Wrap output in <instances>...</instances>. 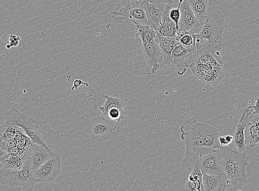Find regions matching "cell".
Segmentation results:
<instances>
[{
    "label": "cell",
    "instance_id": "1",
    "mask_svg": "<svg viewBox=\"0 0 259 191\" xmlns=\"http://www.w3.org/2000/svg\"><path fill=\"white\" fill-rule=\"evenodd\" d=\"M208 124L194 120L181 127V138L186 146V155L182 166L189 171L199 164L200 158L208 153L205 147V134Z\"/></svg>",
    "mask_w": 259,
    "mask_h": 191
},
{
    "label": "cell",
    "instance_id": "2",
    "mask_svg": "<svg viewBox=\"0 0 259 191\" xmlns=\"http://www.w3.org/2000/svg\"><path fill=\"white\" fill-rule=\"evenodd\" d=\"M214 151L220 154L224 172L231 185L247 182L245 168L249 162L245 152L234 151L227 146H220Z\"/></svg>",
    "mask_w": 259,
    "mask_h": 191
},
{
    "label": "cell",
    "instance_id": "3",
    "mask_svg": "<svg viewBox=\"0 0 259 191\" xmlns=\"http://www.w3.org/2000/svg\"><path fill=\"white\" fill-rule=\"evenodd\" d=\"M5 118L6 122L21 127L34 144L41 145L49 149L46 143L45 137L39 132V126L34 119L30 118L25 113L20 112L15 107L8 111L6 114Z\"/></svg>",
    "mask_w": 259,
    "mask_h": 191
},
{
    "label": "cell",
    "instance_id": "4",
    "mask_svg": "<svg viewBox=\"0 0 259 191\" xmlns=\"http://www.w3.org/2000/svg\"><path fill=\"white\" fill-rule=\"evenodd\" d=\"M38 183L34 175V171L27 160L22 169L16 170L4 167L0 170V183L11 187H28Z\"/></svg>",
    "mask_w": 259,
    "mask_h": 191
},
{
    "label": "cell",
    "instance_id": "5",
    "mask_svg": "<svg viewBox=\"0 0 259 191\" xmlns=\"http://www.w3.org/2000/svg\"><path fill=\"white\" fill-rule=\"evenodd\" d=\"M228 27L224 16L218 10L208 17L203 23L201 32L196 36L201 39H206L210 43L223 41L224 30Z\"/></svg>",
    "mask_w": 259,
    "mask_h": 191
},
{
    "label": "cell",
    "instance_id": "6",
    "mask_svg": "<svg viewBox=\"0 0 259 191\" xmlns=\"http://www.w3.org/2000/svg\"><path fill=\"white\" fill-rule=\"evenodd\" d=\"M111 15L118 16V18H114L110 21L107 28L111 25V23L115 21L114 23H121L122 24V27L126 29L131 24L137 25H149L147 16L145 10L143 8L130 9L126 7L121 9L119 11H114L111 13Z\"/></svg>",
    "mask_w": 259,
    "mask_h": 191
},
{
    "label": "cell",
    "instance_id": "7",
    "mask_svg": "<svg viewBox=\"0 0 259 191\" xmlns=\"http://www.w3.org/2000/svg\"><path fill=\"white\" fill-rule=\"evenodd\" d=\"M115 128L112 120L104 115L98 116L90 122L87 132L92 138L101 143L110 138Z\"/></svg>",
    "mask_w": 259,
    "mask_h": 191
},
{
    "label": "cell",
    "instance_id": "8",
    "mask_svg": "<svg viewBox=\"0 0 259 191\" xmlns=\"http://www.w3.org/2000/svg\"><path fill=\"white\" fill-rule=\"evenodd\" d=\"M61 157L54 152L53 156L40 167L34 171V175L38 183L50 182L60 173Z\"/></svg>",
    "mask_w": 259,
    "mask_h": 191
},
{
    "label": "cell",
    "instance_id": "9",
    "mask_svg": "<svg viewBox=\"0 0 259 191\" xmlns=\"http://www.w3.org/2000/svg\"><path fill=\"white\" fill-rule=\"evenodd\" d=\"M106 101L100 108L103 115L112 121H121L125 119L126 114L125 105L121 99L103 94Z\"/></svg>",
    "mask_w": 259,
    "mask_h": 191
},
{
    "label": "cell",
    "instance_id": "10",
    "mask_svg": "<svg viewBox=\"0 0 259 191\" xmlns=\"http://www.w3.org/2000/svg\"><path fill=\"white\" fill-rule=\"evenodd\" d=\"M202 26L197 19L187 0H183L181 5V17L178 23L179 28L189 33L197 34L201 32Z\"/></svg>",
    "mask_w": 259,
    "mask_h": 191
},
{
    "label": "cell",
    "instance_id": "11",
    "mask_svg": "<svg viewBox=\"0 0 259 191\" xmlns=\"http://www.w3.org/2000/svg\"><path fill=\"white\" fill-rule=\"evenodd\" d=\"M199 166L202 174L218 175L225 173L222 158L217 152L213 151L202 156Z\"/></svg>",
    "mask_w": 259,
    "mask_h": 191
},
{
    "label": "cell",
    "instance_id": "12",
    "mask_svg": "<svg viewBox=\"0 0 259 191\" xmlns=\"http://www.w3.org/2000/svg\"><path fill=\"white\" fill-rule=\"evenodd\" d=\"M197 19L202 24L219 10L217 0H187Z\"/></svg>",
    "mask_w": 259,
    "mask_h": 191
},
{
    "label": "cell",
    "instance_id": "13",
    "mask_svg": "<svg viewBox=\"0 0 259 191\" xmlns=\"http://www.w3.org/2000/svg\"><path fill=\"white\" fill-rule=\"evenodd\" d=\"M144 56L148 65L152 67V72L158 71L160 63L163 61V55L159 45L155 40L143 42Z\"/></svg>",
    "mask_w": 259,
    "mask_h": 191
},
{
    "label": "cell",
    "instance_id": "14",
    "mask_svg": "<svg viewBox=\"0 0 259 191\" xmlns=\"http://www.w3.org/2000/svg\"><path fill=\"white\" fill-rule=\"evenodd\" d=\"M252 112H253V109L250 107L245 109L241 116H240L238 124H237L232 118L231 116H230V118L237 125L236 131L233 135V140L232 143L234 146L237 148L239 152H245V151L246 145L245 144L244 131L246 123Z\"/></svg>",
    "mask_w": 259,
    "mask_h": 191
},
{
    "label": "cell",
    "instance_id": "15",
    "mask_svg": "<svg viewBox=\"0 0 259 191\" xmlns=\"http://www.w3.org/2000/svg\"><path fill=\"white\" fill-rule=\"evenodd\" d=\"M202 183L205 191L225 190L231 185L225 173L218 175L202 174Z\"/></svg>",
    "mask_w": 259,
    "mask_h": 191
},
{
    "label": "cell",
    "instance_id": "16",
    "mask_svg": "<svg viewBox=\"0 0 259 191\" xmlns=\"http://www.w3.org/2000/svg\"><path fill=\"white\" fill-rule=\"evenodd\" d=\"M54 152L48 149L44 146L38 144H33L31 156L29 159L30 165L33 171L39 169L54 155Z\"/></svg>",
    "mask_w": 259,
    "mask_h": 191
},
{
    "label": "cell",
    "instance_id": "17",
    "mask_svg": "<svg viewBox=\"0 0 259 191\" xmlns=\"http://www.w3.org/2000/svg\"><path fill=\"white\" fill-rule=\"evenodd\" d=\"M165 5L149 3L144 7L149 26L158 31L161 26Z\"/></svg>",
    "mask_w": 259,
    "mask_h": 191
},
{
    "label": "cell",
    "instance_id": "18",
    "mask_svg": "<svg viewBox=\"0 0 259 191\" xmlns=\"http://www.w3.org/2000/svg\"><path fill=\"white\" fill-rule=\"evenodd\" d=\"M193 55L187 48L181 44L177 45L171 53L172 64H175L178 69L179 75L183 76L188 69L186 60Z\"/></svg>",
    "mask_w": 259,
    "mask_h": 191
},
{
    "label": "cell",
    "instance_id": "19",
    "mask_svg": "<svg viewBox=\"0 0 259 191\" xmlns=\"http://www.w3.org/2000/svg\"><path fill=\"white\" fill-rule=\"evenodd\" d=\"M159 40L160 49L163 57L164 64L169 65L172 64L171 53L175 47L180 43L174 37L162 36L157 34Z\"/></svg>",
    "mask_w": 259,
    "mask_h": 191
},
{
    "label": "cell",
    "instance_id": "20",
    "mask_svg": "<svg viewBox=\"0 0 259 191\" xmlns=\"http://www.w3.org/2000/svg\"><path fill=\"white\" fill-rule=\"evenodd\" d=\"M171 9L170 5H165L161 26L158 30L157 34L162 36L174 37L175 38L178 29L176 23L171 19L169 16Z\"/></svg>",
    "mask_w": 259,
    "mask_h": 191
},
{
    "label": "cell",
    "instance_id": "21",
    "mask_svg": "<svg viewBox=\"0 0 259 191\" xmlns=\"http://www.w3.org/2000/svg\"><path fill=\"white\" fill-rule=\"evenodd\" d=\"M196 35V34L189 33L179 28L177 30L175 38L180 43V44L194 54L197 52Z\"/></svg>",
    "mask_w": 259,
    "mask_h": 191
},
{
    "label": "cell",
    "instance_id": "22",
    "mask_svg": "<svg viewBox=\"0 0 259 191\" xmlns=\"http://www.w3.org/2000/svg\"><path fill=\"white\" fill-rule=\"evenodd\" d=\"M245 144H249L251 148L259 144V129L251 115L246 123L244 131Z\"/></svg>",
    "mask_w": 259,
    "mask_h": 191
},
{
    "label": "cell",
    "instance_id": "23",
    "mask_svg": "<svg viewBox=\"0 0 259 191\" xmlns=\"http://www.w3.org/2000/svg\"><path fill=\"white\" fill-rule=\"evenodd\" d=\"M219 132L218 129L208 124L205 134V147L209 153L220 147Z\"/></svg>",
    "mask_w": 259,
    "mask_h": 191
},
{
    "label": "cell",
    "instance_id": "24",
    "mask_svg": "<svg viewBox=\"0 0 259 191\" xmlns=\"http://www.w3.org/2000/svg\"><path fill=\"white\" fill-rule=\"evenodd\" d=\"M225 78V72L223 68L215 69L214 68L199 79L201 82L209 85L215 86L220 83Z\"/></svg>",
    "mask_w": 259,
    "mask_h": 191
},
{
    "label": "cell",
    "instance_id": "25",
    "mask_svg": "<svg viewBox=\"0 0 259 191\" xmlns=\"http://www.w3.org/2000/svg\"><path fill=\"white\" fill-rule=\"evenodd\" d=\"M136 31L135 36L140 37L142 42H147L155 39L157 32L149 25L135 26Z\"/></svg>",
    "mask_w": 259,
    "mask_h": 191
},
{
    "label": "cell",
    "instance_id": "26",
    "mask_svg": "<svg viewBox=\"0 0 259 191\" xmlns=\"http://www.w3.org/2000/svg\"><path fill=\"white\" fill-rule=\"evenodd\" d=\"M207 50L209 54L218 61L222 66H224L223 59V42L222 41H214L206 46Z\"/></svg>",
    "mask_w": 259,
    "mask_h": 191
},
{
    "label": "cell",
    "instance_id": "27",
    "mask_svg": "<svg viewBox=\"0 0 259 191\" xmlns=\"http://www.w3.org/2000/svg\"><path fill=\"white\" fill-rule=\"evenodd\" d=\"M18 127L14 124L6 122L0 126V138L8 139H13L17 133Z\"/></svg>",
    "mask_w": 259,
    "mask_h": 191
},
{
    "label": "cell",
    "instance_id": "28",
    "mask_svg": "<svg viewBox=\"0 0 259 191\" xmlns=\"http://www.w3.org/2000/svg\"><path fill=\"white\" fill-rule=\"evenodd\" d=\"M189 69L192 71L193 75L199 80L204 76L209 71L214 69V67L211 65H203L193 62L189 65Z\"/></svg>",
    "mask_w": 259,
    "mask_h": 191
},
{
    "label": "cell",
    "instance_id": "29",
    "mask_svg": "<svg viewBox=\"0 0 259 191\" xmlns=\"http://www.w3.org/2000/svg\"><path fill=\"white\" fill-rule=\"evenodd\" d=\"M15 146L16 144L14 139L0 138V162L8 155L10 149Z\"/></svg>",
    "mask_w": 259,
    "mask_h": 191
},
{
    "label": "cell",
    "instance_id": "30",
    "mask_svg": "<svg viewBox=\"0 0 259 191\" xmlns=\"http://www.w3.org/2000/svg\"><path fill=\"white\" fill-rule=\"evenodd\" d=\"M149 3V0H130L128 2L122 1L121 4L124 7L130 9H144L145 6Z\"/></svg>",
    "mask_w": 259,
    "mask_h": 191
},
{
    "label": "cell",
    "instance_id": "31",
    "mask_svg": "<svg viewBox=\"0 0 259 191\" xmlns=\"http://www.w3.org/2000/svg\"><path fill=\"white\" fill-rule=\"evenodd\" d=\"M183 1V0H180L178 8L174 9H171L169 12L170 17L171 19L176 23L177 29H179L178 23L179 21H180L181 17V5Z\"/></svg>",
    "mask_w": 259,
    "mask_h": 191
},
{
    "label": "cell",
    "instance_id": "32",
    "mask_svg": "<svg viewBox=\"0 0 259 191\" xmlns=\"http://www.w3.org/2000/svg\"><path fill=\"white\" fill-rule=\"evenodd\" d=\"M188 177V180L195 182L198 180L202 179V174L200 169L199 164L196 165Z\"/></svg>",
    "mask_w": 259,
    "mask_h": 191
},
{
    "label": "cell",
    "instance_id": "33",
    "mask_svg": "<svg viewBox=\"0 0 259 191\" xmlns=\"http://www.w3.org/2000/svg\"><path fill=\"white\" fill-rule=\"evenodd\" d=\"M21 39L19 36H17L11 34L10 36V47L17 46L19 44Z\"/></svg>",
    "mask_w": 259,
    "mask_h": 191
},
{
    "label": "cell",
    "instance_id": "34",
    "mask_svg": "<svg viewBox=\"0 0 259 191\" xmlns=\"http://www.w3.org/2000/svg\"><path fill=\"white\" fill-rule=\"evenodd\" d=\"M149 3L159 5H171L174 3V0H149Z\"/></svg>",
    "mask_w": 259,
    "mask_h": 191
},
{
    "label": "cell",
    "instance_id": "35",
    "mask_svg": "<svg viewBox=\"0 0 259 191\" xmlns=\"http://www.w3.org/2000/svg\"><path fill=\"white\" fill-rule=\"evenodd\" d=\"M253 109V114L259 116V98L255 99V104L254 106H250Z\"/></svg>",
    "mask_w": 259,
    "mask_h": 191
},
{
    "label": "cell",
    "instance_id": "36",
    "mask_svg": "<svg viewBox=\"0 0 259 191\" xmlns=\"http://www.w3.org/2000/svg\"><path fill=\"white\" fill-rule=\"evenodd\" d=\"M186 190L188 191H195L194 182L190 181L188 180L186 184Z\"/></svg>",
    "mask_w": 259,
    "mask_h": 191
},
{
    "label": "cell",
    "instance_id": "37",
    "mask_svg": "<svg viewBox=\"0 0 259 191\" xmlns=\"http://www.w3.org/2000/svg\"><path fill=\"white\" fill-rule=\"evenodd\" d=\"M219 141L221 146H228L230 145L227 141L225 135L224 136L219 137Z\"/></svg>",
    "mask_w": 259,
    "mask_h": 191
},
{
    "label": "cell",
    "instance_id": "38",
    "mask_svg": "<svg viewBox=\"0 0 259 191\" xmlns=\"http://www.w3.org/2000/svg\"><path fill=\"white\" fill-rule=\"evenodd\" d=\"M82 83H83V82L81 80H75V82L73 83V86L72 88V90H73L74 89H77L79 86L81 85Z\"/></svg>",
    "mask_w": 259,
    "mask_h": 191
},
{
    "label": "cell",
    "instance_id": "39",
    "mask_svg": "<svg viewBox=\"0 0 259 191\" xmlns=\"http://www.w3.org/2000/svg\"><path fill=\"white\" fill-rule=\"evenodd\" d=\"M254 121L255 122L258 129H259V116L256 115V117H255L254 118H252Z\"/></svg>",
    "mask_w": 259,
    "mask_h": 191
},
{
    "label": "cell",
    "instance_id": "40",
    "mask_svg": "<svg viewBox=\"0 0 259 191\" xmlns=\"http://www.w3.org/2000/svg\"><path fill=\"white\" fill-rule=\"evenodd\" d=\"M124 1L128 2V1H130V0H124Z\"/></svg>",
    "mask_w": 259,
    "mask_h": 191
}]
</instances>
